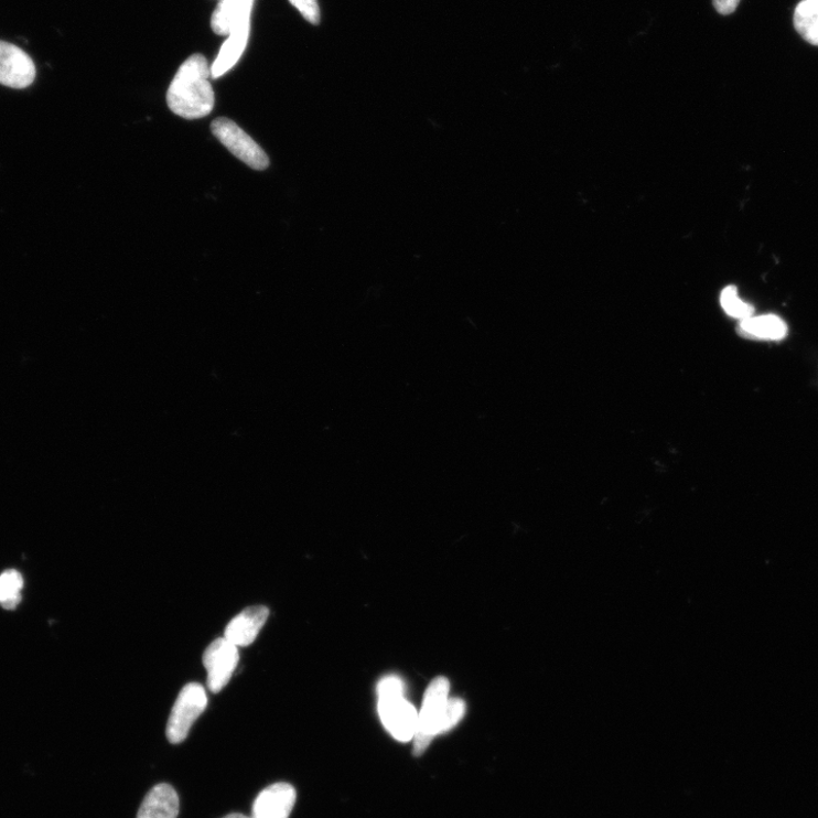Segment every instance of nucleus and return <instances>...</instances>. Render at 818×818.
<instances>
[{"mask_svg":"<svg viewBox=\"0 0 818 818\" xmlns=\"http://www.w3.org/2000/svg\"><path fill=\"white\" fill-rule=\"evenodd\" d=\"M209 78L211 67L202 54L182 63L166 95L168 105L175 116L196 120L212 114L215 95Z\"/></svg>","mask_w":818,"mask_h":818,"instance_id":"obj_1","label":"nucleus"},{"mask_svg":"<svg viewBox=\"0 0 818 818\" xmlns=\"http://www.w3.org/2000/svg\"><path fill=\"white\" fill-rule=\"evenodd\" d=\"M451 684L438 677L428 687L415 735V755L421 756L434 736L455 728L465 714V702L449 698Z\"/></svg>","mask_w":818,"mask_h":818,"instance_id":"obj_2","label":"nucleus"},{"mask_svg":"<svg viewBox=\"0 0 818 818\" xmlns=\"http://www.w3.org/2000/svg\"><path fill=\"white\" fill-rule=\"evenodd\" d=\"M379 714L385 728L398 741L415 739L419 713L403 697V685L396 676L381 680L378 687Z\"/></svg>","mask_w":818,"mask_h":818,"instance_id":"obj_3","label":"nucleus"},{"mask_svg":"<svg viewBox=\"0 0 818 818\" xmlns=\"http://www.w3.org/2000/svg\"><path fill=\"white\" fill-rule=\"evenodd\" d=\"M208 699L200 684L185 686L174 706L166 726V736L173 745L187 739L194 723L207 708Z\"/></svg>","mask_w":818,"mask_h":818,"instance_id":"obj_4","label":"nucleus"},{"mask_svg":"<svg viewBox=\"0 0 818 818\" xmlns=\"http://www.w3.org/2000/svg\"><path fill=\"white\" fill-rule=\"evenodd\" d=\"M213 134L237 159L256 171H265L270 165L267 153L239 126L227 118L213 121Z\"/></svg>","mask_w":818,"mask_h":818,"instance_id":"obj_5","label":"nucleus"},{"mask_svg":"<svg viewBox=\"0 0 818 818\" xmlns=\"http://www.w3.org/2000/svg\"><path fill=\"white\" fill-rule=\"evenodd\" d=\"M203 663L207 669V685L217 693L232 680L239 663L238 647L226 638L213 642L204 653Z\"/></svg>","mask_w":818,"mask_h":818,"instance_id":"obj_6","label":"nucleus"},{"mask_svg":"<svg viewBox=\"0 0 818 818\" xmlns=\"http://www.w3.org/2000/svg\"><path fill=\"white\" fill-rule=\"evenodd\" d=\"M35 79V66L21 49L0 42V85L24 89Z\"/></svg>","mask_w":818,"mask_h":818,"instance_id":"obj_7","label":"nucleus"},{"mask_svg":"<svg viewBox=\"0 0 818 818\" xmlns=\"http://www.w3.org/2000/svg\"><path fill=\"white\" fill-rule=\"evenodd\" d=\"M295 798L297 794L291 785L275 784L257 796L250 818H289Z\"/></svg>","mask_w":818,"mask_h":818,"instance_id":"obj_8","label":"nucleus"},{"mask_svg":"<svg viewBox=\"0 0 818 818\" xmlns=\"http://www.w3.org/2000/svg\"><path fill=\"white\" fill-rule=\"evenodd\" d=\"M270 615L265 606H252L244 610L228 624L225 638L237 647L251 645Z\"/></svg>","mask_w":818,"mask_h":818,"instance_id":"obj_9","label":"nucleus"},{"mask_svg":"<svg viewBox=\"0 0 818 818\" xmlns=\"http://www.w3.org/2000/svg\"><path fill=\"white\" fill-rule=\"evenodd\" d=\"M255 0H219L211 25L218 35L229 36L235 30L250 24Z\"/></svg>","mask_w":818,"mask_h":818,"instance_id":"obj_10","label":"nucleus"},{"mask_svg":"<svg viewBox=\"0 0 818 818\" xmlns=\"http://www.w3.org/2000/svg\"><path fill=\"white\" fill-rule=\"evenodd\" d=\"M738 332L743 338L781 342L787 337L788 325L783 319L773 314L751 316L740 322Z\"/></svg>","mask_w":818,"mask_h":818,"instance_id":"obj_11","label":"nucleus"},{"mask_svg":"<svg viewBox=\"0 0 818 818\" xmlns=\"http://www.w3.org/2000/svg\"><path fill=\"white\" fill-rule=\"evenodd\" d=\"M179 810L176 792L170 785L161 784L144 797L137 818H176Z\"/></svg>","mask_w":818,"mask_h":818,"instance_id":"obj_12","label":"nucleus"},{"mask_svg":"<svg viewBox=\"0 0 818 818\" xmlns=\"http://www.w3.org/2000/svg\"><path fill=\"white\" fill-rule=\"evenodd\" d=\"M249 33L250 24H246L229 34L211 67L212 79L225 76L239 62L247 47Z\"/></svg>","mask_w":818,"mask_h":818,"instance_id":"obj_13","label":"nucleus"},{"mask_svg":"<svg viewBox=\"0 0 818 818\" xmlns=\"http://www.w3.org/2000/svg\"><path fill=\"white\" fill-rule=\"evenodd\" d=\"M794 24L807 43L818 46V0H803L796 8Z\"/></svg>","mask_w":818,"mask_h":818,"instance_id":"obj_14","label":"nucleus"},{"mask_svg":"<svg viewBox=\"0 0 818 818\" xmlns=\"http://www.w3.org/2000/svg\"><path fill=\"white\" fill-rule=\"evenodd\" d=\"M23 578L15 570H9L0 575V606L6 610H15L21 603Z\"/></svg>","mask_w":818,"mask_h":818,"instance_id":"obj_15","label":"nucleus"},{"mask_svg":"<svg viewBox=\"0 0 818 818\" xmlns=\"http://www.w3.org/2000/svg\"><path fill=\"white\" fill-rule=\"evenodd\" d=\"M721 305L728 315L741 321L753 316L755 312L754 306L740 299L734 286H729L722 291Z\"/></svg>","mask_w":818,"mask_h":818,"instance_id":"obj_16","label":"nucleus"},{"mask_svg":"<svg viewBox=\"0 0 818 818\" xmlns=\"http://www.w3.org/2000/svg\"><path fill=\"white\" fill-rule=\"evenodd\" d=\"M290 4L300 11L306 21L319 25L321 21L317 0H289Z\"/></svg>","mask_w":818,"mask_h":818,"instance_id":"obj_17","label":"nucleus"},{"mask_svg":"<svg viewBox=\"0 0 818 818\" xmlns=\"http://www.w3.org/2000/svg\"><path fill=\"white\" fill-rule=\"evenodd\" d=\"M740 0H713L715 10L722 15L732 14L739 7Z\"/></svg>","mask_w":818,"mask_h":818,"instance_id":"obj_18","label":"nucleus"},{"mask_svg":"<svg viewBox=\"0 0 818 818\" xmlns=\"http://www.w3.org/2000/svg\"><path fill=\"white\" fill-rule=\"evenodd\" d=\"M223 818H250V817H248L246 815H243V814L234 812V814L227 815V816H225Z\"/></svg>","mask_w":818,"mask_h":818,"instance_id":"obj_19","label":"nucleus"}]
</instances>
